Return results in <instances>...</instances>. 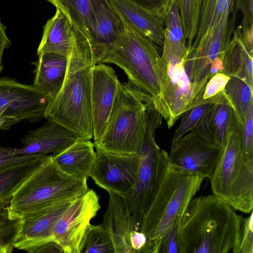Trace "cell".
I'll return each instance as SVG.
<instances>
[{"mask_svg":"<svg viewBox=\"0 0 253 253\" xmlns=\"http://www.w3.org/2000/svg\"><path fill=\"white\" fill-rule=\"evenodd\" d=\"M68 65L61 89L48 103L44 117L74 132L81 139L93 137L91 80L96 64L89 41L71 25Z\"/></svg>","mask_w":253,"mask_h":253,"instance_id":"cell-1","label":"cell"},{"mask_svg":"<svg viewBox=\"0 0 253 253\" xmlns=\"http://www.w3.org/2000/svg\"><path fill=\"white\" fill-rule=\"evenodd\" d=\"M121 18L124 33L108 50L101 63H113L122 68L127 76L128 84L165 119L167 70L159 47Z\"/></svg>","mask_w":253,"mask_h":253,"instance_id":"cell-2","label":"cell"},{"mask_svg":"<svg viewBox=\"0 0 253 253\" xmlns=\"http://www.w3.org/2000/svg\"><path fill=\"white\" fill-rule=\"evenodd\" d=\"M240 215L214 194L192 199L179 228L180 253H227L240 228Z\"/></svg>","mask_w":253,"mask_h":253,"instance_id":"cell-3","label":"cell"},{"mask_svg":"<svg viewBox=\"0 0 253 253\" xmlns=\"http://www.w3.org/2000/svg\"><path fill=\"white\" fill-rule=\"evenodd\" d=\"M204 179L171 164L169 154L161 149L153 198L142 218L139 231L154 241L158 248L160 240L174 221L182 217Z\"/></svg>","mask_w":253,"mask_h":253,"instance_id":"cell-4","label":"cell"},{"mask_svg":"<svg viewBox=\"0 0 253 253\" xmlns=\"http://www.w3.org/2000/svg\"><path fill=\"white\" fill-rule=\"evenodd\" d=\"M86 181L63 171L50 155L15 193L7 207V218L16 221L60 201L76 199L88 189Z\"/></svg>","mask_w":253,"mask_h":253,"instance_id":"cell-5","label":"cell"},{"mask_svg":"<svg viewBox=\"0 0 253 253\" xmlns=\"http://www.w3.org/2000/svg\"><path fill=\"white\" fill-rule=\"evenodd\" d=\"M146 104L127 83H119L101 138L94 147L117 153H138L143 139Z\"/></svg>","mask_w":253,"mask_h":253,"instance_id":"cell-6","label":"cell"},{"mask_svg":"<svg viewBox=\"0 0 253 253\" xmlns=\"http://www.w3.org/2000/svg\"><path fill=\"white\" fill-rule=\"evenodd\" d=\"M210 180L213 194L235 210L253 211V165L244 155L239 126L223 148Z\"/></svg>","mask_w":253,"mask_h":253,"instance_id":"cell-7","label":"cell"},{"mask_svg":"<svg viewBox=\"0 0 253 253\" xmlns=\"http://www.w3.org/2000/svg\"><path fill=\"white\" fill-rule=\"evenodd\" d=\"M146 108L143 139L137 153L139 169L137 180L130 194L123 198L126 211L139 231L142 218L150 207L155 191L161 150L156 142L155 133L163 119L154 106H147Z\"/></svg>","mask_w":253,"mask_h":253,"instance_id":"cell-8","label":"cell"},{"mask_svg":"<svg viewBox=\"0 0 253 253\" xmlns=\"http://www.w3.org/2000/svg\"><path fill=\"white\" fill-rule=\"evenodd\" d=\"M162 58L167 70L165 120L170 128L187 110L211 102L203 98L207 82L197 83L194 81V59L191 55L187 54L183 59Z\"/></svg>","mask_w":253,"mask_h":253,"instance_id":"cell-9","label":"cell"},{"mask_svg":"<svg viewBox=\"0 0 253 253\" xmlns=\"http://www.w3.org/2000/svg\"><path fill=\"white\" fill-rule=\"evenodd\" d=\"M46 98L33 85L9 77L0 78V130L22 121L35 123L45 118Z\"/></svg>","mask_w":253,"mask_h":253,"instance_id":"cell-10","label":"cell"},{"mask_svg":"<svg viewBox=\"0 0 253 253\" xmlns=\"http://www.w3.org/2000/svg\"><path fill=\"white\" fill-rule=\"evenodd\" d=\"M99 197L92 189L74 200L56 223L53 241L64 253H81L91 219L100 209Z\"/></svg>","mask_w":253,"mask_h":253,"instance_id":"cell-11","label":"cell"},{"mask_svg":"<svg viewBox=\"0 0 253 253\" xmlns=\"http://www.w3.org/2000/svg\"><path fill=\"white\" fill-rule=\"evenodd\" d=\"M96 158L90 177L99 187L123 198L134 189L139 169L137 153H117L94 147Z\"/></svg>","mask_w":253,"mask_h":253,"instance_id":"cell-12","label":"cell"},{"mask_svg":"<svg viewBox=\"0 0 253 253\" xmlns=\"http://www.w3.org/2000/svg\"><path fill=\"white\" fill-rule=\"evenodd\" d=\"M237 12L234 9L208 37L196 46L187 47L194 59L195 83L208 82L213 75L222 72V60L235 28Z\"/></svg>","mask_w":253,"mask_h":253,"instance_id":"cell-13","label":"cell"},{"mask_svg":"<svg viewBox=\"0 0 253 253\" xmlns=\"http://www.w3.org/2000/svg\"><path fill=\"white\" fill-rule=\"evenodd\" d=\"M223 148L206 141L191 132L182 137L169 154L173 165L210 179L220 159Z\"/></svg>","mask_w":253,"mask_h":253,"instance_id":"cell-14","label":"cell"},{"mask_svg":"<svg viewBox=\"0 0 253 253\" xmlns=\"http://www.w3.org/2000/svg\"><path fill=\"white\" fill-rule=\"evenodd\" d=\"M75 199L60 201L33 216L15 221L13 246L19 250L35 253L54 242L53 228Z\"/></svg>","mask_w":253,"mask_h":253,"instance_id":"cell-15","label":"cell"},{"mask_svg":"<svg viewBox=\"0 0 253 253\" xmlns=\"http://www.w3.org/2000/svg\"><path fill=\"white\" fill-rule=\"evenodd\" d=\"M89 42L97 64L124 33L122 19L108 0H91Z\"/></svg>","mask_w":253,"mask_h":253,"instance_id":"cell-16","label":"cell"},{"mask_svg":"<svg viewBox=\"0 0 253 253\" xmlns=\"http://www.w3.org/2000/svg\"><path fill=\"white\" fill-rule=\"evenodd\" d=\"M120 82L114 69L104 63L95 65L92 73L91 110L94 142L104 131Z\"/></svg>","mask_w":253,"mask_h":253,"instance_id":"cell-17","label":"cell"},{"mask_svg":"<svg viewBox=\"0 0 253 253\" xmlns=\"http://www.w3.org/2000/svg\"><path fill=\"white\" fill-rule=\"evenodd\" d=\"M253 25L243 18L235 28L222 60V73L239 78L253 88Z\"/></svg>","mask_w":253,"mask_h":253,"instance_id":"cell-18","label":"cell"},{"mask_svg":"<svg viewBox=\"0 0 253 253\" xmlns=\"http://www.w3.org/2000/svg\"><path fill=\"white\" fill-rule=\"evenodd\" d=\"M79 139L66 127L47 120L41 127L28 131L21 139L23 147L16 148V153L52 154L63 150Z\"/></svg>","mask_w":253,"mask_h":253,"instance_id":"cell-19","label":"cell"},{"mask_svg":"<svg viewBox=\"0 0 253 253\" xmlns=\"http://www.w3.org/2000/svg\"><path fill=\"white\" fill-rule=\"evenodd\" d=\"M33 71V86L46 98L48 103L55 98L63 84L68 58L60 54L45 52L38 55Z\"/></svg>","mask_w":253,"mask_h":253,"instance_id":"cell-20","label":"cell"},{"mask_svg":"<svg viewBox=\"0 0 253 253\" xmlns=\"http://www.w3.org/2000/svg\"><path fill=\"white\" fill-rule=\"evenodd\" d=\"M127 23L150 39L157 46H163L165 19L130 0H108Z\"/></svg>","mask_w":253,"mask_h":253,"instance_id":"cell-21","label":"cell"},{"mask_svg":"<svg viewBox=\"0 0 253 253\" xmlns=\"http://www.w3.org/2000/svg\"><path fill=\"white\" fill-rule=\"evenodd\" d=\"M108 193L109 204L102 224L111 236L115 253H132L130 238L132 232L136 230L135 226L126 211L123 198Z\"/></svg>","mask_w":253,"mask_h":253,"instance_id":"cell-22","label":"cell"},{"mask_svg":"<svg viewBox=\"0 0 253 253\" xmlns=\"http://www.w3.org/2000/svg\"><path fill=\"white\" fill-rule=\"evenodd\" d=\"M94 148V143L90 140L79 139L51 156L63 171L77 178L87 180L96 158Z\"/></svg>","mask_w":253,"mask_h":253,"instance_id":"cell-23","label":"cell"},{"mask_svg":"<svg viewBox=\"0 0 253 253\" xmlns=\"http://www.w3.org/2000/svg\"><path fill=\"white\" fill-rule=\"evenodd\" d=\"M71 24L58 9L43 28L42 36L37 55L51 52L68 56L70 45Z\"/></svg>","mask_w":253,"mask_h":253,"instance_id":"cell-24","label":"cell"},{"mask_svg":"<svg viewBox=\"0 0 253 253\" xmlns=\"http://www.w3.org/2000/svg\"><path fill=\"white\" fill-rule=\"evenodd\" d=\"M49 156L42 155L29 161L0 169V208L8 204L18 188Z\"/></svg>","mask_w":253,"mask_h":253,"instance_id":"cell-25","label":"cell"},{"mask_svg":"<svg viewBox=\"0 0 253 253\" xmlns=\"http://www.w3.org/2000/svg\"><path fill=\"white\" fill-rule=\"evenodd\" d=\"M238 126L234 109L225 95L220 102L214 103L209 115L208 127L213 144L223 148Z\"/></svg>","mask_w":253,"mask_h":253,"instance_id":"cell-26","label":"cell"},{"mask_svg":"<svg viewBox=\"0 0 253 253\" xmlns=\"http://www.w3.org/2000/svg\"><path fill=\"white\" fill-rule=\"evenodd\" d=\"M177 0H172L165 19L162 57L184 58L188 53Z\"/></svg>","mask_w":253,"mask_h":253,"instance_id":"cell-27","label":"cell"},{"mask_svg":"<svg viewBox=\"0 0 253 253\" xmlns=\"http://www.w3.org/2000/svg\"><path fill=\"white\" fill-rule=\"evenodd\" d=\"M235 0H202L198 31L192 46L208 37L235 9Z\"/></svg>","mask_w":253,"mask_h":253,"instance_id":"cell-28","label":"cell"},{"mask_svg":"<svg viewBox=\"0 0 253 253\" xmlns=\"http://www.w3.org/2000/svg\"><path fill=\"white\" fill-rule=\"evenodd\" d=\"M59 9L71 25L89 42L88 28L91 0H46Z\"/></svg>","mask_w":253,"mask_h":253,"instance_id":"cell-29","label":"cell"},{"mask_svg":"<svg viewBox=\"0 0 253 253\" xmlns=\"http://www.w3.org/2000/svg\"><path fill=\"white\" fill-rule=\"evenodd\" d=\"M224 92L234 109L238 122L243 124L253 101V88L242 79L230 77Z\"/></svg>","mask_w":253,"mask_h":253,"instance_id":"cell-30","label":"cell"},{"mask_svg":"<svg viewBox=\"0 0 253 253\" xmlns=\"http://www.w3.org/2000/svg\"><path fill=\"white\" fill-rule=\"evenodd\" d=\"M82 253H115L111 236L103 224H90Z\"/></svg>","mask_w":253,"mask_h":253,"instance_id":"cell-31","label":"cell"},{"mask_svg":"<svg viewBox=\"0 0 253 253\" xmlns=\"http://www.w3.org/2000/svg\"><path fill=\"white\" fill-rule=\"evenodd\" d=\"M214 104L213 103L200 104L191 108L182 114L181 122L174 131L172 139L171 149L174 147L177 141L185 134L192 130L212 108Z\"/></svg>","mask_w":253,"mask_h":253,"instance_id":"cell-32","label":"cell"},{"mask_svg":"<svg viewBox=\"0 0 253 253\" xmlns=\"http://www.w3.org/2000/svg\"><path fill=\"white\" fill-rule=\"evenodd\" d=\"M234 253H253V213L240 216V228L232 250Z\"/></svg>","mask_w":253,"mask_h":253,"instance_id":"cell-33","label":"cell"},{"mask_svg":"<svg viewBox=\"0 0 253 253\" xmlns=\"http://www.w3.org/2000/svg\"><path fill=\"white\" fill-rule=\"evenodd\" d=\"M239 127L244 155L248 162L253 165V101L250 104L244 123H239Z\"/></svg>","mask_w":253,"mask_h":253,"instance_id":"cell-34","label":"cell"},{"mask_svg":"<svg viewBox=\"0 0 253 253\" xmlns=\"http://www.w3.org/2000/svg\"><path fill=\"white\" fill-rule=\"evenodd\" d=\"M230 77L218 73L210 78L206 84L203 98L209 102H219L224 96V89Z\"/></svg>","mask_w":253,"mask_h":253,"instance_id":"cell-35","label":"cell"},{"mask_svg":"<svg viewBox=\"0 0 253 253\" xmlns=\"http://www.w3.org/2000/svg\"><path fill=\"white\" fill-rule=\"evenodd\" d=\"M181 219H176L162 237L157 253H180L179 228Z\"/></svg>","mask_w":253,"mask_h":253,"instance_id":"cell-36","label":"cell"},{"mask_svg":"<svg viewBox=\"0 0 253 253\" xmlns=\"http://www.w3.org/2000/svg\"><path fill=\"white\" fill-rule=\"evenodd\" d=\"M45 154L18 155L16 148L0 146V169L15 164L29 161Z\"/></svg>","mask_w":253,"mask_h":253,"instance_id":"cell-37","label":"cell"},{"mask_svg":"<svg viewBox=\"0 0 253 253\" xmlns=\"http://www.w3.org/2000/svg\"><path fill=\"white\" fill-rule=\"evenodd\" d=\"M187 47L192 44L191 0H177Z\"/></svg>","mask_w":253,"mask_h":253,"instance_id":"cell-38","label":"cell"},{"mask_svg":"<svg viewBox=\"0 0 253 253\" xmlns=\"http://www.w3.org/2000/svg\"><path fill=\"white\" fill-rule=\"evenodd\" d=\"M133 2L151 10L165 19L172 0H130Z\"/></svg>","mask_w":253,"mask_h":253,"instance_id":"cell-39","label":"cell"},{"mask_svg":"<svg viewBox=\"0 0 253 253\" xmlns=\"http://www.w3.org/2000/svg\"><path fill=\"white\" fill-rule=\"evenodd\" d=\"M235 9L240 11L251 24H253V0H235Z\"/></svg>","mask_w":253,"mask_h":253,"instance_id":"cell-40","label":"cell"},{"mask_svg":"<svg viewBox=\"0 0 253 253\" xmlns=\"http://www.w3.org/2000/svg\"><path fill=\"white\" fill-rule=\"evenodd\" d=\"M202 0H191L192 34L191 41L193 43L196 36L200 17V11Z\"/></svg>","mask_w":253,"mask_h":253,"instance_id":"cell-41","label":"cell"},{"mask_svg":"<svg viewBox=\"0 0 253 253\" xmlns=\"http://www.w3.org/2000/svg\"><path fill=\"white\" fill-rule=\"evenodd\" d=\"M6 27L4 25L0 18V57H2L4 51L9 48L12 42L6 34Z\"/></svg>","mask_w":253,"mask_h":253,"instance_id":"cell-42","label":"cell"},{"mask_svg":"<svg viewBox=\"0 0 253 253\" xmlns=\"http://www.w3.org/2000/svg\"><path fill=\"white\" fill-rule=\"evenodd\" d=\"M4 66L2 62V58L0 57V74L3 69Z\"/></svg>","mask_w":253,"mask_h":253,"instance_id":"cell-43","label":"cell"}]
</instances>
